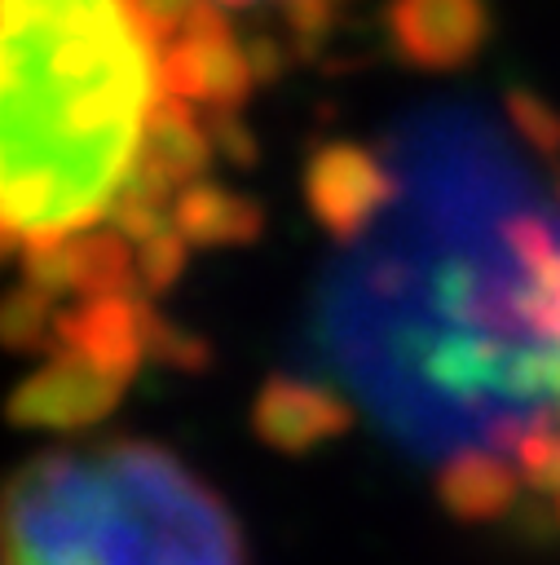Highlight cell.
<instances>
[{"label":"cell","mask_w":560,"mask_h":565,"mask_svg":"<svg viewBox=\"0 0 560 565\" xmlns=\"http://www.w3.org/2000/svg\"><path fill=\"white\" fill-rule=\"evenodd\" d=\"M163 97L137 0H0V234L31 247L110 216Z\"/></svg>","instance_id":"obj_1"},{"label":"cell","mask_w":560,"mask_h":565,"mask_svg":"<svg viewBox=\"0 0 560 565\" xmlns=\"http://www.w3.org/2000/svg\"><path fill=\"white\" fill-rule=\"evenodd\" d=\"M57 296L18 282L0 296V344L13 353H49L57 349Z\"/></svg>","instance_id":"obj_12"},{"label":"cell","mask_w":560,"mask_h":565,"mask_svg":"<svg viewBox=\"0 0 560 565\" xmlns=\"http://www.w3.org/2000/svg\"><path fill=\"white\" fill-rule=\"evenodd\" d=\"M185 260H190V243L181 238L176 225H168V230L150 234L146 243H137V278H141V291L146 296H163L172 282H181Z\"/></svg>","instance_id":"obj_13"},{"label":"cell","mask_w":560,"mask_h":565,"mask_svg":"<svg viewBox=\"0 0 560 565\" xmlns=\"http://www.w3.org/2000/svg\"><path fill=\"white\" fill-rule=\"evenodd\" d=\"M212 4H216V9H251V4H265V0H212ZM273 4H278V13H282V9L295 4V0H273ZM326 4L340 9V4H348V0H326Z\"/></svg>","instance_id":"obj_17"},{"label":"cell","mask_w":560,"mask_h":565,"mask_svg":"<svg viewBox=\"0 0 560 565\" xmlns=\"http://www.w3.org/2000/svg\"><path fill=\"white\" fill-rule=\"evenodd\" d=\"M172 225L190 247H247L260 238L265 212L247 194L203 177L172 199Z\"/></svg>","instance_id":"obj_9"},{"label":"cell","mask_w":560,"mask_h":565,"mask_svg":"<svg viewBox=\"0 0 560 565\" xmlns=\"http://www.w3.org/2000/svg\"><path fill=\"white\" fill-rule=\"evenodd\" d=\"M150 305L146 291H106L79 296L71 309H57V349H71L123 380L137 375L146 353Z\"/></svg>","instance_id":"obj_7"},{"label":"cell","mask_w":560,"mask_h":565,"mask_svg":"<svg viewBox=\"0 0 560 565\" xmlns=\"http://www.w3.org/2000/svg\"><path fill=\"white\" fill-rule=\"evenodd\" d=\"M397 177L388 159L353 141H326L304 159V203L335 243H357L392 203Z\"/></svg>","instance_id":"obj_4"},{"label":"cell","mask_w":560,"mask_h":565,"mask_svg":"<svg viewBox=\"0 0 560 565\" xmlns=\"http://www.w3.org/2000/svg\"><path fill=\"white\" fill-rule=\"evenodd\" d=\"M212 137H207V124L194 115L190 102L181 97H163L154 119H150V132H146V146H141V163L150 177H159L168 190H185L194 181L207 177V163H212Z\"/></svg>","instance_id":"obj_10"},{"label":"cell","mask_w":560,"mask_h":565,"mask_svg":"<svg viewBox=\"0 0 560 565\" xmlns=\"http://www.w3.org/2000/svg\"><path fill=\"white\" fill-rule=\"evenodd\" d=\"M392 44L414 66H454L485 31L481 0H392Z\"/></svg>","instance_id":"obj_8"},{"label":"cell","mask_w":560,"mask_h":565,"mask_svg":"<svg viewBox=\"0 0 560 565\" xmlns=\"http://www.w3.org/2000/svg\"><path fill=\"white\" fill-rule=\"evenodd\" d=\"M13 247H18V243H13V238H9V234H0V265H4V260H9V256H13Z\"/></svg>","instance_id":"obj_18"},{"label":"cell","mask_w":560,"mask_h":565,"mask_svg":"<svg viewBox=\"0 0 560 565\" xmlns=\"http://www.w3.org/2000/svg\"><path fill=\"white\" fill-rule=\"evenodd\" d=\"M0 565H247L225 499L172 450H49L0 486Z\"/></svg>","instance_id":"obj_2"},{"label":"cell","mask_w":560,"mask_h":565,"mask_svg":"<svg viewBox=\"0 0 560 565\" xmlns=\"http://www.w3.org/2000/svg\"><path fill=\"white\" fill-rule=\"evenodd\" d=\"M247 44L229 31L225 13L203 0L181 35L163 44V93L194 110H238L256 88Z\"/></svg>","instance_id":"obj_3"},{"label":"cell","mask_w":560,"mask_h":565,"mask_svg":"<svg viewBox=\"0 0 560 565\" xmlns=\"http://www.w3.org/2000/svg\"><path fill=\"white\" fill-rule=\"evenodd\" d=\"M62 247V282L75 296H106V291H141L137 278V247L110 225V230H79L71 238H57Z\"/></svg>","instance_id":"obj_11"},{"label":"cell","mask_w":560,"mask_h":565,"mask_svg":"<svg viewBox=\"0 0 560 565\" xmlns=\"http://www.w3.org/2000/svg\"><path fill=\"white\" fill-rule=\"evenodd\" d=\"M542 318H547V335H551V344H556V353H560V256H556V265H551V274H547Z\"/></svg>","instance_id":"obj_16"},{"label":"cell","mask_w":560,"mask_h":565,"mask_svg":"<svg viewBox=\"0 0 560 565\" xmlns=\"http://www.w3.org/2000/svg\"><path fill=\"white\" fill-rule=\"evenodd\" d=\"M128 380L71 353V349H53V358L31 371L9 397H4V415L18 428H53V433H71V428H88L110 419V411L119 406Z\"/></svg>","instance_id":"obj_5"},{"label":"cell","mask_w":560,"mask_h":565,"mask_svg":"<svg viewBox=\"0 0 560 565\" xmlns=\"http://www.w3.org/2000/svg\"><path fill=\"white\" fill-rule=\"evenodd\" d=\"M353 419L357 411L348 397L300 375H269L251 402V428L278 455H304L348 433Z\"/></svg>","instance_id":"obj_6"},{"label":"cell","mask_w":560,"mask_h":565,"mask_svg":"<svg viewBox=\"0 0 560 565\" xmlns=\"http://www.w3.org/2000/svg\"><path fill=\"white\" fill-rule=\"evenodd\" d=\"M146 353H150L154 362L176 366V371H203V366L212 362V349H207L203 335L176 327L172 318H163V313H154V309H150V327H146Z\"/></svg>","instance_id":"obj_14"},{"label":"cell","mask_w":560,"mask_h":565,"mask_svg":"<svg viewBox=\"0 0 560 565\" xmlns=\"http://www.w3.org/2000/svg\"><path fill=\"white\" fill-rule=\"evenodd\" d=\"M207 137H212V150L238 168H251L256 163V132L251 124L238 115V110H207Z\"/></svg>","instance_id":"obj_15"}]
</instances>
